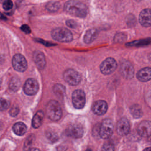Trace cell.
Wrapping results in <instances>:
<instances>
[{
	"instance_id": "obj_1",
	"label": "cell",
	"mask_w": 151,
	"mask_h": 151,
	"mask_svg": "<svg viewBox=\"0 0 151 151\" xmlns=\"http://www.w3.org/2000/svg\"><path fill=\"white\" fill-rule=\"evenodd\" d=\"M64 10L68 14L77 17H85L87 14L86 6L77 0H69L64 4Z\"/></svg>"
},
{
	"instance_id": "obj_2",
	"label": "cell",
	"mask_w": 151,
	"mask_h": 151,
	"mask_svg": "<svg viewBox=\"0 0 151 151\" xmlns=\"http://www.w3.org/2000/svg\"><path fill=\"white\" fill-rule=\"evenodd\" d=\"M46 114L51 120H60L62 116V109L58 102L55 100L50 101L46 106Z\"/></svg>"
},
{
	"instance_id": "obj_3",
	"label": "cell",
	"mask_w": 151,
	"mask_h": 151,
	"mask_svg": "<svg viewBox=\"0 0 151 151\" xmlns=\"http://www.w3.org/2000/svg\"><path fill=\"white\" fill-rule=\"evenodd\" d=\"M52 38L61 42H68L73 40V34L68 29L64 27H59L54 29L51 32Z\"/></svg>"
},
{
	"instance_id": "obj_4",
	"label": "cell",
	"mask_w": 151,
	"mask_h": 151,
	"mask_svg": "<svg viewBox=\"0 0 151 151\" xmlns=\"http://www.w3.org/2000/svg\"><path fill=\"white\" fill-rule=\"evenodd\" d=\"M64 80L70 85L76 86L81 81V76L77 71L69 68L66 70L63 73Z\"/></svg>"
},
{
	"instance_id": "obj_5",
	"label": "cell",
	"mask_w": 151,
	"mask_h": 151,
	"mask_svg": "<svg viewBox=\"0 0 151 151\" xmlns=\"http://www.w3.org/2000/svg\"><path fill=\"white\" fill-rule=\"evenodd\" d=\"M113 131V124L111 119H104L100 126L99 134L102 139H107L109 138Z\"/></svg>"
},
{
	"instance_id": "obj_6",
	"label": "cell",
	"mask_w": 151,
	"mask_h": 151,
	"mask_svg": "<svg viewBox=\"0 0 151 151\" xmlns=\"http://www.w3.org/2000/svg\"><path fill=\"white\" fill-rule=\"evenodd\" d=\"M117 64L116 61L111 57L104 60L100 66L101 72L105 75L110 74L113 73L117 68Z\"/></svg>"
},
{
	"instance_id": "obj_7",
	"label": "cell",
	"mask_w": 151,
	"mask_h": 151,
	"mask_svg": "<svg viewBox=\"0 0 151 151\" xmlns=\"http://www.w3.org/2000/svg\"><path fill=\"white\" fill-rule=\"evenodd\" d=\"M12 64L14 68L19 72H24L27 68V61L25 57L20 54H17L13 57Z\"/></svg>"
},
{
	"instance_id": "obj_8",
	"label": "cell",
	"mask_w": 151,
	"mask_h": 151,
	"mask_svg": "<svg viewBox=\"0 0 151 151\" xmlns=\"http://www.w3.org/2000/svg\"><path fill=\"white\" fill-rule=\"evenodd\" d=\"M72 102L75 108L80 109L84 107L86 103L85 93L82 90H76L72 94Z\"/></svg>"
},
{
	"instance_id": "obj_9",
	"label": "cell",
	"mask_w": 151,
	"mask_h": 151,
	"mask_svg": "<svg viewBox=\"0 0 151 151\" xmlns=\"http://www.w3.org/2000/svg\"><path fill=\"white\" fill-rule=\"evenodd\" d=\"M24 91L27 95H34L37 93L39 89V85L37 80L34 78H28L26 80L24 87Z\"/></svg>"
},
{
	"instance_id": "obj_10",
	"label": "cell",
	"mask_w": 151,
	"mask_h": 151,
	"mask_svg": "<svg viewBox=\"0 0 151 151\" xmlns=\"http://www.w3.org/2000/svg\"><path fill=\"white\" fill-rule=\"evenodd\" d=\"M120 71L122 75L126 78H132L134 75V68L128 61L124 60L120 64Z\"/></svg>"
},
{
	"instance_id": "obj_11",
	"label": "cell",
	"mask_w": 151,
	"mask_h": 151,
	"mask_svg": "<svg viewBox=\"0 0 151 151\" xmlns=\"http://www.w3.org/2000/svg\"><path fill=\"white\" fill-rule=\"evenodd\" d=\"M67 135L74 138H80L82 137L84 133L83 126L78 123L73 124L70 126L66 130Z\"/></svg>"
},
{
	"instance_id": "obj_12",
	"label": "cell",
	"mask_w": 151,
	"mask_h": 151,
	"mask_svg": "<svg viewBox=\"0 0 151 151\" xmlns=\"http://www.w3.org/2000/svg\"><path fill=\"white\" fill-rule=\"evenodd\" d=\"M130 126L128 120L126 118H122L117 123V132L120 136L127 134L130 131Z\"/></svg>"
},
{
	"instance_id": "obj_13",
	"label": "cell",
	"mask_w": 151,
	"mask_h": 151,
	"mask_svg": "<svg viewBox=\"0 0 151 151\" xmlns=\"http://www.w3.org/2000/svg\"><path fill=\"white\" fill-rule=\"evenodd\" d=\"M138 133L143 137L151 136V122L143 120L141 122L137 127Z\"/></svg>"
},
{
	"instance_id": "obj_14",
	"label": "cell",
	"mask_w": 151,
	"mask_h": 151,
	"mask_svg": "<svg viewBox=\"0 0 151 151\" xmlns=\"http://www.w3.org/2000/svg\"><path fill=\"white\" fill-rule=\"evenodd\" d=\"M108 106L104 100H98L94 103L92 106L93 113L97 115L101 116L105 114L107 110Z\"/></svg>"
},
{
	"instance_id": "obj_15",
	"label": "cell",
	"mask_w": 151,
	"mask_h": 151,
	"mask_svg": "<svg viewBox=\"0 0 151 151\" xmlns=\"http://www.w3.org/2000/svg\"><path fill=\"white\" fill-rule=\"evenodd\" d=\"M139 20L140 24L143 27L151 26V9H145L142 10L139 14Z\"/></svg>"
},
{
	"instance_id": "obj_16",
	"label": "cell",
	"mask_w": 151,
	"mask_h": 151,
	"mask_svg": "<svg viewBox=\"0 0 151 151\" xmlns=\"http://www.w3.org/2000/svg\"><path fill=\"white\" fill-rule=\"evenodd\" d=\"M34 61L39 69H43L46 65L45 58L44 54L40 51H36L33 54Z\"/></svg>"
},
{
	"instance_id": "obj_17",
	"label": "cell",
	"mask_w": 151,
	"mask_h": 151,
	"mask_svg": "<svg viewBox=\"0 0 151 151\" xmlns=\"http://www.w3.org/2000/svg\"><path fill=\"white\" fill-rule=\"evenodd\" d=\"M137 79L142 82L151 80V68L145 67L140 70L137 74Z\"/></svg>"
},
{
	"instance_id": "obj_18",
	"label": "cell",
	"mask_w": 151,
	"mask_h": 151,
	"mask_svg": "<svg viewBox=\"0 0 151 151\" xmlns=\"http://www.w3.org/2000/svg\"><path fill=\"white\" fill-rule=\"evenodd\" d=\"M99 31L95 28L90 29L86 31L84 36V41L86 44H90L97 37Z\"/></svg>"
},
{
	"instance_id": "obj_19",
	"label": "cell",
	"mask_w": 151,
	"mask_h": 151,
	"mask_svg": "<svg viewBox=\"0 0 151 151\" xmlns=\"http://www.w3.org/2000/svg\"><path fill=\"white\" fill-rule=\"evenodd\" d=\"M44 119V113L42 111H38L34 115L32 120V126L34 128H38L42 123Z\"/></svg>"
},
{
	"instance_id": "obj_20",
	"label": "cell",
	"mask_w": 151,
	"mask_h": 151,
	"mask_svg": "<svg viewBox=\"0 0 151 151\" xmlns=\"http://www.w3.org/2000/svg\"><path fill=\"white\" fill-rule=\"evenodd\" d=\"M12 130L18 136H22L27 131V126L22 122H17L14 124Z\"/></svg>"
},
{
	"instance_id": "obj_21",
	"label": "cell",
	"mask_w": 151,
	"mask_h": 151,
	"mask_svg": "<svg viewBox=\"0 0 151 151\" xmlns=\"http://www.w3.org/2000/svg\"><path fill=\"white\" fill-rule=\"evenodd\" d=\"M53 90H54V93L58 97L63 98L65 94V87L61 84H55L53 88Z\"/></svg>"
},
{
	"instance_id": "obj_22",
	"label": "cell",
	"mask_w": 151,
	"mask_h": 151,
	"mask_svg": "<svg viewBox=\"0 0 151 151\" xmlns=\"http://www.w3.org/2000/svg\"><path fill=\"white\" fill-rule=\"evenodd\" d=\"M20 85H21V82L19 79L15 77H12L11 79L9 86V88L12 91H16L19 89Z\"/></svg>"
},
{
	"instance_id": "obj_23",
	"label": "cell",
	"mask_w": 151,
	"mask_h": 151,
	"mask_svg": "<svg viewBox=\"0 0 151 151\" xmlns=\"http://www.w3.org/2000/svg\"><path fill=\"white\" fill-rule=\"evenodd\" d=\"M130 111L132 116L135 118H140L142 116V109L137 104H135L132 106L130 109Z\"/></svg>"
},
{
	"instance_id": "obj_24",
	"label": "cell",
	"mask_w": 151,
	"mask_h": 151,
	"mask_svg": "<svg viewBox=\"0 0 151 151\" xmlns=\"http://www.w3.org/2000/svg\"><path fill=\"white\" fill-rule=\"evenodd\" d=\"M60 6L57 2H50L46 5V8L50 12H55L60 8Z\"/></svg>"
},
{
	"instance_id": "obj_25",
	"label": "cell",
	"mask_w": 151,
	"mask_h": 151,
	"mask_svg": "<svg viewBox=\"0 0 151 151\" xmlns=\"http://www.w3.org/2000/svg\"><path fill=\"white\" fill-rule=\"evenodd\" d=\"M9 106V102L4 99L0 98V111H5L6 110Z\"/></svg>"
},
{
	"instance_id": "obj_26",
	"label": "cell",
	"mask_w": 151,
	"mask_h": 151,
	"mask_svg": "<svg viewBox=\"0 0 151 151\" xmlns=\"http://www.w3.org/2000/svg\"><path fill=\"white\" fill-rule=\"evenodd\" d=\"M114 146L110 142L105 143L101 148V151H114Z\"/></svg>"
},
{
	"instance_id": "obj_27",
	"label": "cell",
	"mask_w": 151,
	"mask_h": 151,
	"mask_svg": "<svg viewBox=\"0 0 151 151\" xmlns=\"http://www.w3.org/2000/svg\"><path fill=\"white\" fill-rule=\"evenodd\" d=\"M13 4L11 0H6L3 2L2 7L5 11L10 10L12 8Z\"/></svg>"
},
{
	"instance_id": "obj_28",
	"label": "cell",
	"mask_w": 151,
	"mask_h": 151,
	"mask_svg": "<svg viewBox=\"0 0 151 151\" xmlns=\"http://www.w3.org/2000/svg\"><path fill=\"white\" fill-rule=\"evenodd\" d=\"M46 136L51 141L55 142L58 139L57 135L55 133H53L52 132H48L46 134Z\"/></svg>"
},
{
	"instance_id": "obj_29",
	"label": "cell",
	"mask_w": 151,
	"mask_h": 151,
	"mask_svg": "<svg viewBox=\"0 0 151 151\" xmlns=\"http://www.w3.org/2000/svg\"><path fill=\"white\" fill-rule=\"evenodd\" d=\"M18 113H19V109L17 107H13L9 110V114L12 117L16 116Z\"/></svg>"
},
{
	"instance_id": "obj_30",
	"label": "cell",
	"mask_w": 151,
	"mask_h": 151,
	"mask_svg": "<svg viewBox=\"0 0 151 151\" xmlns=\"http://www.w3.org/2000/svg\"><path fill=\"white\" fill-rule=\"evenodd\" d=\"M66 25L71 28H75L77 26V24L76 21L73 19H68L66 21Z\"/></svg>"
},
{
	"instance_id": "obj_31",
	"label": "cell",
	"mask_w": 151,
	"mask_h": 151,
	"mask_svg": "<svg viewBox=\"0 0 151 151\" xmlns=\"http://www.w3.org/2000/svg\"><path fill=\"white\" fill-rule=\"evenodd\" d=\"M21 29L26 34H29L31 32V29L29 27V26H28L26 24H24V25H22L21 27Z\"/></svg>"
},
{
	"instance_id": "obj_32",
	"label": "cell",
	"mask_w": 151,
	"mask_h": 151,
	"mask_svg": "<svg viewBox=\"0 0 151 151\" xmlns=\"http://www.w3.org/2000/svg\"><path fill=\"white\" fill-rule=\"evenodd\" d=\"M27 151H40V150L37 148H31V149H29Z\"/></svg>"
},
{
	"instance_id": "obj_33",
	"label": "cell",
	"mask_w": 151,
	"mask_h": 151,
	"mask_svg": "<svg viewBox=\"0 0 151 151\" xmlns=\"http://www.w3.org/2000/svg\"><path fill=\"white\" fill-rule=\"evenodd\" d=\"M4 58L3 57L2 55H0V64L2 63L3 61H4Z\"/></svg>"
},
{
	"instance_id": "obj_34",
	"label": "cell",
	"mask_w": 151,
	"mask_h": 151,
	"mask_svg": "<svg viewBox=\"0 0 151 151\" xmlns=\"http://www.w3.org/2000/svg\"><path fill=\"white\" fill-rule=\"evenodd\" d=\"M0 19H6V18L0 12Z\"/></svg>"
},
{
	"instance_id": "obj_35",
	"label": "cell",
	"mask_w": 151,
	"mask_h": 151,
	"mask_svg": "<svg viewBox=\"0 0 151 151\" xmlns=\"http://www.w3.org/2000/svg\"><path fill=\"white\" fill-rule=\"evenodd\" d=\"M143 151H151V147H147V148L145 149Z\"/></svg>"
},
{
	"instance_id": "obj_36",
	"label": "cell",
	"mask_w": 151,
	"mask_h": 151,
	"mask_svg": "<svg viewBox=\"0 0 151 151\" xmlns=\"http://www.w3.org/2000/svg\"><path fill=\"white\" fill-rule=\"evenodd\" d=\"M6 0H0V2H4Z\"/></svg>"
},
{
	"instance_id": "obj_37",
	"label": "cell",
	"mask_w": 151,
	"mask_h": 151,
	"mask_svg": "<svg viewBox=\"0 0 151 151\" xmlns=\"http://www.w3.org/2000/svg\"><path fill=\"white\" fill-rule=\"evenodd\" d=\"M86 151H91V149H88V150H87Z\"/></svg>"
},
{
	"instance_id": "obj_38",
	"label": "cell",
	"mask_w": 151,
	"mask_h": 151,
	"mask_svg": "<svg viewBox=\"0 0 151 151\" xmlns=\"http://www.w3.org/2000/svg\"><path fill=\"white\" fill-rule=\"evenodd\" d=\"M0 87H1V81H0Z\"/></svg>"
}]
</instances>
